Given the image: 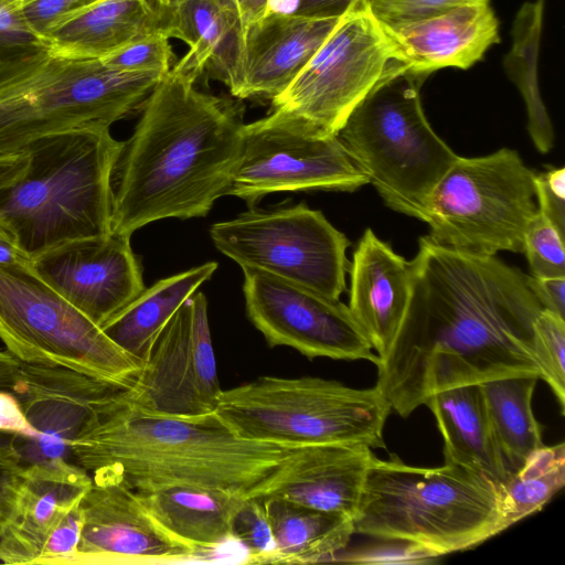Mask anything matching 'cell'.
<instances>
[{
    "label": "cell",
    "mask_w": 565,
    "mask_h": 565,
    "mask_svg": "<svg viewBox=\"0 0 565 565\" xmlns=\"http://www.w3.org/2000/svg\"><path fill=\"white\" fill-rule=\"evenodd\" d=\"M397 333L375 362V387L407 417L434 393L539 374L533 323L543 310L529 276L495 256L418 241ZM540 375V374H539Z\"/></svg>",
    "instance_id": "1"
},
{
    "label": "cell",
    "mask_w": 565,
    "mask_h": 565,
    "mask_svg": "<svg viewBox=\"0 0 565 565\" xmlns=\"http://www.w3.org/2000/svg\"><path fill=\"white\" fill-rule=\"evenodd\" d=\"M173 66L141 107L111 173L113 233L203 217L226 195L242 142V109L203 93Z\"/></svg>",
    "instance_id": "2"
},
{
    "label": "cell",
    "mask_w": 565,
    "mask_h": 565,
    "mask_svg": "<svg viewBox=\"0 0 565 565\" xmlns=\"http://www.w3.org/2000/svg\"><path fill=\"white\" fill-rule=\"evenodd\" d=\"M125 390L96 405L72 444V458L92 477L119 479L138 493L193 486L246 498L297 446L239 437L215 413L152 414Z\"/></svg>",
    "instance_id": "3"
},
{
    "label": "cell",
    "mask_w": 565,
    "mask_h": 565,
    "mask_svg": "<svg viewBox=\"0 0 565 565\" xmlns=\"http://www.w3.org/2000/svg\"><path fill=\"white\" fill-rule=\"evenodd\" d=\"M122 141L107 126L49 135L23 150V177L0 191V223L32 260L111 233V173Z\"/></svg>",
    "instance_id": "4"
},
{
    "label": "cell",
    "mask_w": 565,
    "mask_h": 565,
    "mask_svg": "<svg viewBox=\"0 0 565 565\" xmlns=\"http://www.w3.org/2000/svg\"><path fill=\"white\" fill-rule=\"evenodd\" d=\"M354 532L423 545L440 556L505 531L499 486L466 467L426 468L375 457L362 488Z\"/></svg>",
    "instance_id": "5"
},
{
    "label": "cell",
    "mask_w": 565,
    "mask_h": 565,
    "mask_svg": "<svg viewBox=\"0 0 565 565\" xmlns=\"http://www.w3.org/2000/svg\"><path fill=\"white\" fill-rule=\"evenodd\" d=\"M425 79L396 64L337 136L384 203L423 222L435 186L459 157L425 116L419 94Z\"/></svg>",
    "instance_id": "6"
},
{
    "label": "cell",
    "mask_w": 565,
    "mask_h": 565,
    "mask_svg": "<svg viewBox=\"0 0 565 565\" xmlns=\"http://www.w3.org/2000/svg\"><path fill=\"white\" fill-rule=\"evenodd\" d=\"M391 405L377 387L316 376H259L222 390L216 416L243 438L286 445L361 444L385 448Z\"/></svg>",
    "instance_id": "7"
},
{
    "label": "cell",
    "mask_w": 565,
    "mask_h": 565,
    "mask_svg": "<svg viewBox=\"0 0 565 565\" xmlns=\"http://www.w3.org/2000/svg\"><path fill=\"white\" fill-rule=\"evenodd\" d=\"M163 76L52 55L31 77L0 94V157L49 135L110 127L140 110Z\"/></svg>",
    "instance_id": "8"
},
{
    "label": "cell",
    "mask_w": 565,
    "mask_h": 565,
    "mask_svg": "<svg viewBox=\"0 0 565 565\" xmlns=\"http://www.w3.org/2000/svg\"><path fill=\"white\" fill-rule=\"evenodd\" d=\"M0 340L21 362L67 367L121 388L130 387L142 367L32 263L0 265Z\"/></svg>",
    "instance_id": "9"
},
{
    "label": "cell",
    "mask_w": 565,
    "mask_h": 565,
    "mask_svg": "<svg viewBox=\"0 0 565 565\" xmlns=\"http://www.w3.org/2000/svg\"><path fill=\"white\" fill-rule=\"evenodd\" d=\"M534 175L509 148L458 157L429 198L426 237L472 255L523 253L525 228L537 212Z\"/></svg>",
    "instance_id": "10"
},
{
    "label": "cell",
    "mask_w": 565,
    "mask_h": 565,
    "mask_svg": "<svg viewBox=\"0 0 565 565\" xmlns=\"http://www.w3.org/2000/svg\"><path fill=\"white\" fill-rule=\"evenodd\" d=\"M398 63L369 0H352L315 55L271 99V111L338 136L356 106Z\"/></svg>",
    "instance_id": "11"
},
{
    "label": "cell",
    "mask_w": 565,
    "mask_h": 565,
    "mask_svg": "<svg viewBox=\"0 0 565 565\" xmlns=\"http://www.w3.org/2000/svg\"><path fill=\"white\" fill-rule=\"evenodd\" d=\"M214 246L242 269L262 270L339 299L349 270L347 236L305 203L250 209L210 228Z\"/></svg>",
    "instance_id": "12"
},
{
    "label": "cell",
    "mask_w": 565,
    "mask_h": 565,
    "mask_svg": "<svg viewBox=\"0 0 565 565\" xmlns=\"http://www.w3.org/2000/svg\"><path fill=\"white\" fill-rule=\"evenodd\" d=\"M369 183L337 136L271 111L244 124L226 195L254 204L275 192L355 191Z\"/></svg>",
    "instance_id": "13"
},
{
    "label": "cell",
    "mask_w": 565,
    "mask_h": 565,
    "mask_svg": "<svg viewBox=\"0 0 565 565\" xmlns=\"http://www.w3.org/2000/svg\"><path fill=\"white\" fill-rule=\"evenodd\" d=\"M222 388L203 292H194L153 341L127 398L142 411L178 418L215 412Z\"/></svg>",
    "instance_id": "14"
},
{
    "label": "cell",
    "mask_w": 565,
    "mask_h": 565,
    "mask_svg": "<svg viewBox=\"0 0 565 565\" xmlns=\"http://www.w3.org/2000/svg\"><path fill=\"white\" fill-rule=\"evenodd\" d=\"M243 273L247 317L270 347H288L308 359L375 364L377 354L340 299L262 270Z\"/></svg>",
    "instance_id": "15"
},
{
    "label": "cell",
    "mask_w": 565,
    "mask_h": 565,
    "mask_svg": "<svg viewBox=\"0 0 565 565\" xmlns=\"http://www.w3.org/2000/svg\"><path fill=\"white\" fill-rule=\"evenodd\" d=\"M53 289L103 328L146 287L130 236H106L68 242L32 260Z\"/></svg>",
    "instance_id": "16"
},
{
    "label": "cell",
    "mask_w": 565,
    "mask_h": 565,
    "mask_svg": "<svg viewBox=\"0 0 565 565\" xmlns=\"http://www.w3.org/2000/svg\"><path fill=\"white\" fill-rule=\"evenodd\" d=\"M122 390L67 367L21 362L12 394L31 428L29 437L10 443L26 467L72 458V444L96 405ZM9 437V436H8Z\"/></svg>",
    "instance_id": "17"
},
{
    "label": "cell",
    "mask_w": 565,
    "mask_h": 565,
    "mask_svg": "<svg viewBox=\"0 0 565 565\" xmlns=\"http://www.w3.org/2000/svg\"><path fill=\"white\" fill-rule=\"evenodd\" d=\"M92 479L81 501L84 525L70 564L199 557L194 548L157 523L137 491L111 477Z\"/></svg>",
    "instance_id": "18"
},
{
    "label": "cell",
    "mask_w": 565,
    "mask_h": 565,
    "mask_svg": "<svg viewBox=\"0 0 565 565\" xmlns=\"http://www.w3.org/2000/svg\"><path fill=\"white\" fill-rule=\"evenodd\" d=\"M375 457L371 447L361 444L295 446L246 498H280L353 520Z\"/></svg>",
    "instance_id": "19"
},
{
    "label": "cell",
    "mask_w": 565,
    "mask_h": 565,
    "mask_svg": "<svg viewBox=\"0 0 565 565\" xmlns=\"http://www.w3.org/2000/svg\"><path fill=\"white\" fill-rule=\"evenodd\" d=\"M339 17L268 10L244 33L241 77L234 97L271 100L282 93L332 32Z\"/></svg>",
    "instance_id": "20"
},
{
    "label": "cell",
    "mask_w": 565,
    "mask_h": 565,
    "mask_svg": "<svg viewBox=\"0 0 565 565\" xmlns=\"http://www.w3.org/2000/svg\"><path fill=\"white\" fill-rule=\"evenodd\" d=\"M382 26L398 61L408 72L426 78L446 67L468 70L500 42L499 20L489 2L460 6L423 20Z\"/></svg>",
    "instance_id": "21"
},
{
    "label": "cell",
    "mask_w": 565,
    "mask_h": 565,
    "mask_svg": "<svg viewBox=\"0 0 565 565\" xmlns=\"http://www.w3.org/2000/svg\"><path fill=\"white\" fill-rule=\"evenodd\" d=\"M92 482V476L70 459L24 467L14 510L0 540V562L34 564L51 531L81 503Z\"/></svg>",
    "instance_id": "22"
},
{
    "label": "cell",
    "mask_w": 565,
    "mask_h": 565,
    "mask_svg": "<svg viewBox=\"0 0 565 565\" xmlns=\"http://www.w3.org/2000/svg\"><path fill=\"white\" fill-rule=\"evenodd\" d=\"M157 35L178 38L173 0H99L61 23L46 40L55 56L103 60Z\"/></svg>",
    "instance_id": "23"
},
{
    "label": "cell",
    "mask_w": 565,
    "mask_h": 565,
    "mask_svg": "<svg viewBox=\"0 0 565 565\" xmlns=\"http://www.w3.org/2000/svg\"><path fill=\"white\" fill-rule=\"evenodd\" d=\"M349 309L377 358L388 351L411 292L409 262L366 228L349 266Z\"/></svg>",
    "instance_id": "24"
},
{
    "label": "cell",
    "mask_w": 565,
    "mask_h": 565,
    "mask_svg": "<svg viewBox=\"0 0 565 565\" xmlns=\"http://www.w3.org/2000/svg\"><path fill=\"white\" fill-rule=\"evenodd\" d=\"M178 38L189 51L173 67L195 82L201 76L226 85L234 96L241 77L244 32L225 0H173Z\"/></svg>",
    "instance_id": "25"
},
{
    "label": "cell",
    "mask_w": 565,
    "mask_h": 565,
    "mask_svg": "<svg viewBox=\"0 0 565 565\" xmlns=\"http://www.w3.org/2000/svg\"><path fill=\"white\" fill-rule=\"evenodd\" d=\"M138 494L157 523L194 548L199 556L234 542L232 521L245 499L193 486H172Z\"/></svg>",
    "instance_id": "26"
},
{
    "label": "cell",
    "mask_w": 565,
    "mask_h": 565,
    "mask_svg": "<svg viewBox=\"0 0 565 565\" xmlns=\"http://www.w3.org/2000/svg\"><path fill=\"white\" fill-rule=\"evenodd\" d=\"M444 439L445 462L487 476L498 486L510 473L494 441L480 384L434 393L425 404Z\"/></svg>",
    "instance_id": "27"
},
{
    "label": "cell",
    "mask_w": 565,
    "mask_h": 565,
    "mask_svg": "<svg viewBox=\"0 0 565 565\" xmlns=\"http://www.w3.org/2000/svg\"><path fill=\"white\" fill-rule=\"evenodd\" d=\"M275 548L268 563H328L345 548L354 532L353 520L280 498L263 499Z\"/></svg>",
    "instance_id": "28"
},
{
    "label": "cell",
    "mask_w": 565,
    "mask_h": 565,
    "mask_svg": "<svg viewBox=\"0 0 565 565\" xmlns=\"http://www.w3.org/2000/svg\"><path fill=\"white\" fill-rule=\"evenodd\" d=\"M216 269L217 263L209 262L157 281L145 288L102 330L143 363L169 319Z\"/></svg>",
    "instance_id": "29"
},
{
    "label": "cell",
    "mask_w": 565,
    "mask_h": 565,
    "mask_svg": "<svg viewBox=\"0 0 565 565\" xmlns=\"http://www.w3.org/2000/svg\"><path fill=\"white\" fill-rule=\"evenodd\" d=\"M539 374H518L480 384L497 447L510 473L542 447V429L532 409Z\"/></svg>",
    "instance_id": "30"
},
{
    "label": "cell",
    "mask_w": 565,
    "mask_h": 565,
    "mask_svg": "<svg viewBox=\"0 0 565 565\" xmlns=\"http://www.w3.org/2000/svg\"><path fill=\"white\" fill-rule=\"evenodd\" d=\"M544 0L525 2L512 26V46L503 60L510 79L520 90L527 113V130L535 148L543 154L554 146L552 121L541 97L537 65Z\"/></svg>",
    "instance_id": "31"
},
{
    "label": "cell",
    "mask_w": 565,
    "mask_h": 565,
    "mask_svg": "<svg viewBox=\"0 0 565 565\" xmlns=\"http://www.w3.org/2000/svg\"><path fill=\"white\" fill-rule=\"evenodd\" d=\"M565 484V444L543 445L499 486L505 530L540 511Z\"/></svg>",
    "instance_id": "32"
},
{
    "label": "cell",
    "mask_w": 565,
    "mask_h": 565,
    "mask_svg": "<svg viewBox=\"0 0 565 565\" xmlns=\"http://www.w3.org/2000/svg\"><path fill=\"white\" fill-rule=\"evenodd\" d=\"M52 55L49 41L26 23L19 7L0 2V94L31 77Z\"/></svg>",
    "instance_id": "33"
},
{
    "label": "cell",
    "mask_w": 565,
    "mask_h": 565,
    "mask_svg": "<svg viewBox=\"0 0 565 565\" xmlns=\"http://www.w3.org/2000/svg\"><path fill=\"white\" fill-rule=\"evenodd\" d=\"M533 358L540 379L556 396L565 411V319L543 309L533 323Z\"/></svg>",
    "instance_id": "34"
},
{
    "label": "cell",
    "mask_w": 565,
    "mask_h": 565,
    "mask_svg": "<svg viewBox=\"0 0 565 565\" xmlns=\"http://www.w3.org/2000/svg\"><path fill=\"white\" fill-rule=\"evenodd\" d=\"M565 237L539 211L530 220L523 237L533 277H565Z\"/></svg>",
    "instance_id": "35"
},
{
    "label": "cell",
    "mask_w": 565,
    "mask_h": 565,
    "mask_svg": "<svg viewBox=\"0 0 565 565\" xmlns=\"http://www.w3.org/2000/svg\"><path fill=\"white\" fill-rule=\"evenodd\" d=\"M232 535L247 554L246 562L267 564L275 542L264 501L245 498L234 514Z\"/></svg>",
    "instance_id": "36"
},
{
    "label": "cell",
    "mask_w": 565,
    "mask_h": 565,
    "mask_svg": "<svg viewBox=\"0 0 565 565\" xmlns=\"http://www.w3.org/2000/svg\"><path fill=\"white\" fill-rule=\"evenodd\" d=\"M376 541L356 547L349 545L334 554L328 563L354 564H433L443 556L417 543L375 537Z\"/></svg>",
    "instance_id": "37"
},
{
    "label": "cell",
    "mask_w": 565,
    "mask_h": 565,
    "mask_svg": "<svg viewBox=\"0 0 565 565\" xmlns=\"http://www.w3.org/2000/svg\"><path fill=\"white\" fill-rule=\"evenodd\" d=\"M100 61L124 72L166 75L173 66L174 54L169 39L157 35L135 42Z\"/></svg>",
    "instance_id": "38"
},
{
    "label": "cell",
    "mask_w": 565,
    "mask_h": 565,
    "mask_svg": "<svg viewBox=\"0 0 565 565\" xmlns=\"http://www.w3.org/2000/svg\"><path fill=\"white\" fill-rule=\"evenodd\" d=\"M489 0H369L375 19L384 25H397L423 20L450 9Z\"/></svg>",
    "instance_id": "39"
},
{
    "label": "cell",
    "mask_w": 565,
    "mask_h": 565,
    "mask_svg": "<svg viewBox=\"0 0 565 565\" xmlns=\"http://www.w3.org/2000/svg\"><path fill=\"white\" fill-rule=\"evenodd\" d=\"M83 525L79 503L51 531L34 564H70L76 554Z\"/></svg>",
    "instance_id": "40"
},
{
    "label": "cell",
    "mask_w": 565,
    "mask_h": 565,
    "mask_svg": "<svg viewBox=\"0 0 565 565\" xmlns=\"http://www.w3.org/2000/svg\"><path fill=\"white\" fill-rule=\"evenodd\" d=\"M99 0H28L18 6L26 23L46 36L61 23Z\"/></svg>",
    "instance_id": "41"
},
{
    "label": "cell",
    "mask_w": 565,
    "mask_h": 565,
    "mask_svg": "<svg viewBox=\"0 0 565 565\" xmlns=\"http://www.w3.org/2000/svg\"><path fill=\"white\" fill-rule=\"evenodd\" d=\"M534 191L537 200V211L565 237L564 168L535 173Z\"/></svg>",
    "instance_id": "42"
},
{
    "label": "cell",
    "mask_w": 565,
    "mask_h": 565,
    "mask_svg": "<svg viewBox=\"0 0 565 565\" xmlns=\"http://www.w3.org/2000/svg\"><path fill=\"white\" fill-rule=\"evenodd\" d=\"M23 471L9 437L0 434V540L12 516Z\"/></svg>",
    "instance_id": "43"
},
{
    "label": "cell",
    "mask_w": 565,
    "mask_h": 565,
    "mask_svg": "<svg viewBox=\"0 0 565 565\" xmlns=\"http://www.w3.org/2000/svg\"><path fill=\"white\" fill-rule=\"evenodd\" d=\"M0 434L12 440L30 436L31 428L17 397L7 391H0Z\"/></svg>",
    "instance_id": "44"
},
{
    "label": "cell",
    "mask_w": 565,
    "mask_h": 565,
    "mask_svg": "<svg viewBox=\"0 0 565 565\" xmlns=\"http://www.w3.org/2000/svg\"><path fill=\"white\" fill-rule=\"evenodd\" d=\"M529 282L543 309L565 319V277L529 276Z\"/></svg>",
    "instance_id": "45"
},
{
    "label": "cell",
    "mask_w": 565,
    "mask_h": 565,
    "mask_svg": "<svg viewBox=\"0 0 565 565\" xmlns=\"http://www.w3.org/2000/svg\"><path fill=\"white\" fill-rule=\"evenodd\" d=\"M351 1L352 0H284L273 4L269 10L309 17H337L345 10Z\"/></svg>",
    "instance_id": "46"
},
{
    "label": "cell",
    "mask_w": 565,
    "mask_h": 565,
    "mask_svg": "<svg viewBox=\"0 0 565 565\" xmlns=\"http://www.w3.org/2000/svg\"><path fill=\"white\" fill-rule=\"evenodd\" d=\"M29 164V154L25 150L0 157V191L13 185L19 181Z\"/></svg>",
    "instance_id": "47"
},
{
    "label": "cell",
    "mask_w": 565,
    "mask_h": 565,
    "mask_svg": "<svg viewBox=\"0 0 565 565\" xmlns=\"http://www.w3.org/2000/svg\"><path fill=\"white\" fill-rule=\"evenodd\" d=\"M237 14L243 32L262 19L269 10L271 0H225Z\"/></svg>",
    "instance_id": "48"
},
{
    "label": "cell",
    "mask_w": 565,
    "mask_h": 565,
    "mask_svg": "<svg viewBox=\"0 0 565 565\" xmlns=\"http://www.w3.org/2000/svg\"><path fill=\"white\" fill-rule=\"evenodd\" d=\"M29 263H32V259L20 248L13 235L0 223V265Z\"/></svg>",
    "instance_id": "49"
},
{
    "label": "cell",
    "mask_w": 565,
    "mask_h": 565,
    "mask_svg": "<svg viewBox=\"0 0 565 565\" xmlns=\"http://www.w3.org/2000/svg\"><path fill=\"white\" fill-rule=\"evenodd\" d=\"M21 361L8 350H0V391L13 392L17 385Z\"/></svg>",
    "instance_id": "50"
},
{
    "label": "cell",
    "mask_w": 565,
    "mask_h": 565,
    "mask_svg": "<svg viewBox=\"0 0 565 565\" xmlns=\"http://www.w3.org/2000/svg\"><path fill=\"white\" fill-rule=\"evenodd\" d=\"M25 1H28V0H0V2L7 3V4H12V6H20Z\"/></svg>",
    "instance_id": "51"
}]
</instances>
